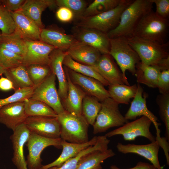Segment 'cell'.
<instances>
[{
  "label": "cell",
  "instance_id": "obj_35",
  "mask_svg": "<svg viewBox=\"0 0 169 169\" xmlns=\"http://www.w3.org/2000/svg\"><path fill=\"white\" fill-rule=\"evenodd\" d=\"M101 108V102L96 98L86 95L82 101V114L89 125L93 126Z\"/></svg>",
  "mask_w": 169,
  "mask_h": 169
},
{
  "label": "cell",
  "instance_id": "obj_36",
  "mask_svg": "<svg viewBox=\"0 0 169 169\" xmlns=\"http://www.w3.org/2000/svg\"><path fill=\"white\" fill-rule=\"evenodd\" d=\"M123 1V0H95L87 6L83 18L95 15L111 10Z\"/></svg>",
  "mask_w": 169,
  "mask_h": 169
},
{
  "label": "cell",
  "instance_id": "obj_5",
  "mask_svg": "<svg viewBox=\"0 0 169 169\" xmlns=\"http://www.w3.org/2000/svg\"><path fill=\"white\" fill-rule=\"evenodd\" d=\"M126 38L138 54L142 66L156 65L162 59L169 56L168 42L161 44L134 36Z\"/></svg>",
  "mask_w": 169,
  "mask_h": 169
},
{
  "label": "cell",
  "instance_id": "obj_47",
  "mask_svg": "<svg viewBox=\"0 0 169 169\" xmlns=\"http://www.w3.org/2000/svg\"><path fill=\"white\" fill-rule=\"evenodd\" d=\"M0 90L7 91L12 90H15L12 82L7 78L2 77L0 78Z\"/></svg>",
  "mask_w": 169,
  "mask_h": 169
},
{
  "label": "cell",
  "instance_id": "obj_16",
  "mask_svg": "<svg viewBox=\"0 0 169 169\" xmlns=\"http://www.w3.org/2000/svg\"><path fill=\"white\" fill-rule=\"evenodd\" d=\"M13 132L10 137L13 150L12 161L17 169H28L24 148L30 132L24 123L20 125Z\"/></svg>",
  "mask_w": 169,
  "mask_h": 169
},
{
  "label": "cell",
  "instance_id": "obj_9",
  "mask_svg": "<svg viewBox=\"0 0 169 169\" xmlns=\"http://www.w3.org/2000/svg\"><path fill=\"white\" fill-rule=\"evenodd\" d=\"M56 76L52 72L36 87L30 99L42 101L48 105L58 115L65 110L62 104L56 87Z\"/></svg>",
  "mask_w": 169,
  "mask_h": 169
},
{
  "label": "cell",
  "instance_id": "obj_38",
  "mask_svg": "<svg viewBox=\"0 0 169 169\" xmlns=\"http://www.w3.org/2000/svg\"><path fill=\"white\" fill-rule=\"evenodd\" d=\"M156 102L159 107L160 117L165 126V138L169 141V94L157 95Z\"/></svg>",
  "mask_w": 169,
  "mask_h": 169
},
{
  "label": "cell",
  "instance_id": "obj_37",
  "mask_svg": "<svg viewBox=\"0 0 169 169\" xmlns=\"http://www.w3.org/2000/svg\"><path fill=\"white\" fill-rule=\"evenodd\" d=\"M25 66L28 75L35 87L52 72L50 66L48 65L33 64Z\"/></svg>",
  "mask_w": 169,
  "mask_h": 169
},
{
  "label": "cell",
  "instance_id": "obj_8",
  "mask_svg": "<svg viewBox=\"0 0 169 169\" xmlns=\"http://www.w3.org/2000/svg\"><path fill=\"white\" fill-rule=\"evenodd\" d=\"M61 141L60 138H50L30 133L25 144L28 151L26 160L28 169H40L43 165L41 157L43 151L50 146L61 148Z\"/></svg>",
  "mask_w": 169,
  "mask_h": 169
},
{
  "label": "cell",
  "instance_id": "obj_33",
  "mask_svg": "<svg viewBox=\"0 0 169 169\" xmlns=\"http://www.w3.org/2000/svg\"><path fill=\"white\" fill-rule=\"evenodd\" d=\"M0 47L23 57L26 51L25 40L15 32L9 34H2L0 40Z\"/></svg>",
  "mask_w": 169,
  "mask_h": 169
},
{
  "label": "cell",
  "instance_id": "obj_26",
  "mask_svg": "<svg viewBox=\"0 0 169 169\" xmlns=\"http://www.w3.org/2000/svg\"><path fill=\"white\" fill-rule=\"evenodd\" d=\"M57 6L54 0H27L19 10L33 21L41 28H44L41 20L42 12L47 8Z\"/></svg>",
  "mask_w": 169,
  "mask_h": 169
},
{
  "label": "cell",
  "instance_id": "obj_28",
  "mask_svg": "<svg viewBox=\"0 0 169 169\" xmlns=\"http://www.w3.org/2000/svg\"><path fill=\"white\" fill-rule=\"evenodd\" d=\"M110 140L105 135L97 136L96 143L80 151L76 156L69 159L60 167L50 169H76L81 159L85 155L95 150L108 149Z\"/></svg>",
  "mask_w": 169,
  "mask_h": 169
},
{
  "label": "cell",
  "instance_id": "obj_17",
  "mask_svg": "<svg viewBox=\"0 0 169 169\" xmlns=\"http://www.w3.org/2000/svg\"><path fill=\"white\" fill-rule=\"evenodd\" d=\"M160 146L159 142L156 140L145 145H124L118 142L116 148L119 152L123 154L132 153L139 155L149 160L157 169H163L160 165L158 157Z\"/></svg>",
  "mask_w": 169,
  "mask_h": 169
},
{
  "label": "cell",
  "instance_id": "obj_1",
  "mask_svg": "<svg viewBox=\"0 0 169 169\" xmlns=\"http://www.w3.org/2000/svg\"><path fill=\"white\" fill-rule=\"evenodd\" d=\"M150 0H134L123 11L117 27L107 35L110 39L132 36L139 22L146 13L152 9Z\"/></svg>",
  "mask_w": 169,
  "mask_h": 169
},
{
  "label": "cell",
  "instance_id": "obj_42",
  "mask_svg": "<svg viewBox=\"0 0 169 169\" xmlns=\"http://www.w3.org/2000/svg\"><path fill=\"white\" fill-rule=\"evenodd\" d=\"M0 30L3 35L14 32L15 25L10 12L2 4L0 1Z\"/></svg>",
  "mask_w": 169,
  "mask_h": 169
},
{
  "label": "cell",
  "instance_id": "obj_19",
  "mask_svg": "<svg viewBox=\"0 0 169 169\" xmlns=\"http://www.w3.org/2000/svg\"><path fill=\"white\" fill-rule=\"evenodd\" d=\"M10 13L15 23V32L25 40H41L42 29L34 21L20 11Z\"/></svg>",
  "mask_w": 169,
  "mask_h": 169
},
{
  "label": "cell",
  "instance_id": "obj_34",
  "mask_svg": "<svg viewBox=\"0 0 169 169\" xmlns=\"http://www.w3.org/2000/svg\"><path fill=\"white\" fill-rule=\"evenodd\" d=\"M63 64L64 66L83 75L93 78L100 81L104 86L110 84L91 66L76 62L67 55L64 59Z\"/></svg>",
  "mask_w": 169,
  "mask_h": 169
},
{
  "label": "cell",
  "instance_id": "obj_24",
  "mask_svg": "<svg viewBox=\"0 0 169 169\" xmlns=\"http://www.w3.org/2000/svg\"><path fill=\"white\" fill-rule=\"evenodd\" d=\"M73 60L81 64L94 66L100 58L101 54L95 48L77 42L66 51Z\"/></svg>",
  "mask_w": 169,
  "mask_h": 169
},
{
  "label": "cell",
  "instance_id": "obj_41",
  "mask_svg": "<svg viewBox=\"0 0 169 169\" xmlns=\"http://www.w3.org/2000/svg\"><path fill=\"white\" fill-rule=\"evenodd\" d=\"M23 57L0 47V64L5 69L23 65Z\"/></svg>",
  "mask_w": 169,
  "mask_h": 169
},
{
  "label": "cell",
  "instance_id": "obj_15",
  "mask_svg": "<svg viewBox=\"0 0 169 169\" xmlns=\"http://www.w3.org/2000/svg\"><path fill=\"white\" fill-rule=\"evenodd\" d=\"M26 51L23 57V65L33 64L50 66L49 54L55 48L41 40H25Z\"/></svg>",
  "mask_w": 169,
  "mask_h": 169
},
{
  "label": "cell",
  "instance_id": "obj_31",
  "mask_svg": "<svg viewBox=\"0 0 169 169\" xmlns=\"http://www.w3.org/2000/svg\"><path fill=\"white\" fill-rule=\"evenodd\" d=\"M3 74L13 83L14 91L21 88L35 87L28 75L26 66L23 65L6 69Z\"/></svg>",
  "mask_w": 169,
  "mask_h": 169
},
{
  "label": "cell",
  "instance_id": "obj_23",
  "mask_svg": "<svg viewBox=\"0 0 169 169\" xmlns=\"http://www.w3.org/2000/svg\"><path fill=\"white\" fill-rule=\"evenodd\" d=\"M97 136H95L87 142L83 143H74L61 139V144L63 148L59 156L55 161L48 164L42 165L40 169H50L60 167L66 161L74 157L82 150L94 145Z\"/></svg>",
  "mask_w": 169,
  "mask_h": 169
},
{
  "label": "cell",
  "instance_id": "obj_48",
  "mask_svg": "<svg viewBox=\"0 0 169 169\" xmlns=\"http://www.w3.org/2000/svg\"><path fill=\"white\" fill-rule=\"evenodd\" d=\"M110 169H157L153 165L149 163L139 161L136 165L132 168L128 169H121L117 167L115 165H112L110 166Z\"/></svg>",
  "mask_w": 169,
  "mask_h": 169
},
{
  "label": "cell",
  "instance_id": "obj_21",
  "mask_svg": "<svg viewBox=\"0 0 169 169\" xmlns=\"http://www.w3.org/2000/svg\"><path fill=\"white\" fill-rule=\"evenodd\" d=\"M28 117L23 102L6 105L0 108V123L13 131Z\"/></svg>",
  "mask_w": 169,
  "mask_h": 169
},
{
  "label": "cell",
  "instance_id": "obj_45",
  "mask_svg": "<svg viewBox=\"0 0 169 169\" xmlns=\"http://www.w3.org/2000/svg\"><path fill=\"white\" fill-rule=\"evenodd\" d=\"M56 16L60 21L69 22L74 19V14L69 9L64 7H59L56 12Z\"/></svg>",
  "mask_w": 169,
  "mask_h": 169
},
{
  "label": "cell",
  "instance_id": "obj_50",
  "mask_svg": "<svg viewBox=\"0 0 169 169\" xmlns=\"http://www.w3.org/2000/svg\"><path fill=\"white\" fill-rule=\"evenodd\" d=\"M5 70V69L0 64V76H2L4 74Z\"/></svg>",
  "mask_w": 169,
  "mask_h": 169
},
{
  "label": "cell",
  "instance_id": "obj_22",
  "mask_svg": "<svg viewBox=\"0 0 169 169\" xmlns=\"http://www.w3.org/2000/svg\"><path fill=\"white\" fill-rule=\"evenodd\" d=\"M40 37L42 41L65 51L78 42L72 34H67L59 28H43Z\"/></svg>",
  "mask_w": 169,
  "mask_h": 169
},
{
  "label": "cell",
  "instance_id": "obj_51",
  "mask_svg": "<svg viewBox=\"0 0 169 169\" xmlns=\"http://www.w3.org/2000/svg\"><path fill=\"white\" fill-rule=\"evenodd\" d=\"M2 34H2V32L0 30V40L1 39V37L2 36Z\"/></svg>",
  "mask_w": 169,
  "mask_h": 169
},
{
  "label": "cell",
  "instance_id": "obj_46",
  "mask_svg": "<svg viewBox=\"0 0 169 169\" xmlns=\"http://www.w3.org/2000/svg\"><path fill=\"white\" fill-rule=\"evenodd\" d=\"M3 6L9 12L19 11L25 2L24 0H0Z\"/></svg>",
  "mask_w": 169,
  "mask_h": 169
},
{
  "label": "cell",
  "instance_id": "obj_14",
  "mask_svg": "<svg viewBox=\"0 0 169 169\" xmlns=\"http://www.w3.org/2000/svg\"><path fill=\"white\" fill-rule=\"evenodd\" d=\"M64 68L72 82L80 88L86 95L95 97L100 102L110 97L108 90L98 80L76 72L65 66Z\"/></svg>",
  "mask_w": 169,
  "mask_h": 169
},
{
  "label": "cell",
  "instance_id": "obj_11",
  "mask_svg": "<svg viewBox=\"0 0 169 169\" xmlns=\"http://www.w3.org/2000/svg\"><path fill=\"white\" fill-rule=\"evenodd\" d=\"M137 89L136 94L131 102L130 106L126 114L125 115V118L129 120H134L137 117L145 116L149 119L154 124L156 130V140L160 144L164 141L163 137L160 136L161 131L159 128L161 123H159L157 117L147 108L146 99L148 95L144 92L143 89L139 83H137Z\"/></svg>",
  "mask_w": 169,
  "mask_h": 169
},
{
  "label": "cell",
  "instance_id": "obj_49",
  "mask_svg": "<svg viewBox=\"0 0 169 169\" xmlns=\"http://www.w3.org/2000/svg\"><path fill=\"white\" fill-rule=\"evenodd\" d=\"M161 71L169 69V56L161 60L156 65Z\"/></svg>",
  "mask_w": 169,
  "mask_h": 169
},
{
  "label": "cell",
  "instance_id": "obj_40",
  "mask_svg": "<svg viewBox=\"0 0 169 169\" xmlns=\"http://www.w3.org/2000/svg\"><path fill=\"white\" fill-rule=\"evenodd\" d=\"M35 87L18 89L11 96L3 99H0V108L7 104L23 102L32 97Z\"/></svg>",
  "mask_w": 169,
  "mask_h": 169
},
{
  "label": "cell",
  "instance_id": "obj_30",
  "mask_svg": "<svg viewBox=\"0 0 169 169\" xmlns=\"http://www.w3.org/2000/svg\"><path fill=\"white\" fill-rule=\"evenodd\" d=\"M161 72L156 65L143 66L141 65L140 62L136 66L135 75L137 83L144 84L149 87L156 88Z\"/></svg>",
  "mask_w": 169,
  "mask_h": 169
},
{
  "label": "cell",
  "instance_id": "obj_32",
  "mask_svg": "<svg viewBox=\"0 0 169 169\" xmlns=\"http://www.w3.org/2000/svg\"><path fill=\"white\" fill-rule=\"evenodd\" d=\"M25 113L27 116H42L56 117L58 115L45 103L29 98L24 101Z\"/></svg>",
  "mask_w": 169,
  "mask_h": 169
},
{
  "label": "cell",
  "instance_id": "obj_2",
  "mask_svg": "<svg viewBox=\"0 0 169 169\" xmlns=\"http://www.w3.org/2000/svg\"><path fill=\"white\" fill-rule=\"evenodd\" d=\"M109 54L119 66L125 84L130 85L125 72L128 70L135 75L136 66L141 60L136 52L129 44L126 38L119 37L110 39Z\"/></svg>",
  "mask_w": 169,
  "mask_h": 169
},
{
  "label": "cell",
  "instance_id": "obj_44",
  "mask_svg": "<svg viewBox=\"0 0 169 169\" xmlns=\"http://www.w3.org/2000/svg\"><path fill=\"white\" fill-rule=\"evenodd\" d=\"M156 5V14L160 17L168 19L169 17V0H150Z\"/></svg>",
  "mask_w": 169,
  "mask_h": 169
},
{
  "label": "cell",
  "instance_id": "obj_3",
  "mask_svg": "<svg viewBox=\"0 0 169 169\" xmlns=\"http://www.w3.org/2000/svg\"><path fill=\"white\" fill-rule=\"evenodd\" d=\"M61 126L60 138L62 140L74 143H83L89 140L88 135L89 124L82 115L69 113L66 110L58 115Z\"/></svg>",
  "mask_w": 169,
  "mask_h": 169
},
{
  "label": "cell",
  "instance_id": "obj_6",
  "mask_svg": "<svg viewBox=\"0 0 169 169\" xmlns=\"http://www.w3.org/2000/svg\"><path fill=\"white\" fill-rule=\"evenodd\" d=\"M133 0H123L111 10L95 15L83 17L75 23V26L95 29L107 34L117 27L122 12Z\"/></svg>",
  "mask_w": 169,
  "mask_h": 169
},
{
  "label": "cell",
  "instance_id": "obj_10",
  "mask_svg": "<svg viewBox=\"0 0 169 169\" xmlns=\"http://www.w3.org/2000/svg\"><path fill=\"white\" fill-rule=\"evenodd\" d=\"M152 123L148 118L142 116L139 119L128 122L123 126L106 133L105 136L108 138L121 135L125 140L127 141H134L137 137L141 136L153 142L156 140L150 130Z\"/></svg>",
  "mask_w": 169,
  "mask_h": 169
},
{
  "label": "cell",
  "instance_id": "obj_27",
  "mask_svg": "<svg viewBox=\"0 0 169 169\" xmlns=\"http://www.w3.org/2000/svg\"><path fill=\"white\" fill-rule=\"evenodd\" d=\"M115 154L111 149L95 151L84 156L79 161L76 169H102L101 163Z\"/></svg>",
  "mask_w": 169,
  "mask_h": 169
},
{
  "label": "cell",
  "instance_id": "obj_29",
  "mask_svg": "<svg viewBox=\"0 0 169 169\" xmlns=\"http://www.w3.org/2000/svg\"><path fill=\"white\" fill-rule=\"evenodd\" d=\"M137 89L136 84L132 85L115 84H110L108 90L110 97L118 104L128 105L130 99L135 96Z\"/></svg>",
  "mask_w": 169,
  "mask_h": 169
},
{
  "label": "cell",
  "instance_id": "obj_4",
  "mask_svg": "<svg viewBox=\"0 0 169 169\" xmlns=\"http://www.w3.org/2000/svg\"><path fill=\"white\" fill-rule=\"evenodd\" d=\"M168 27V19L160 17L152 9L141 18L132 36L163 44Z\"/></svg>",
  "mask_w": 169,
  "mask_h": 169
},
{
  "label": "cell",
  "instance_id": "obj_7",
  "mask_svg": "<svg viewBox=\"0 0 169 169\" xmlns=\"http://www.w3.org/2000/svg\"><path fill=\"white\" fill-rule=\"evenodd\" d=\"M101 108L93 125V133L106 131L109 129L120 127L129 122L120 113L119 104L110 97L101 102Z\"/></svg>",
  "mask_w": 169,
  "mask_h": 169
},
{
  "label": "cell",
  "instance_id": "obj_20",
  "mask_svg": "<svg viewBox=\"0 0 169 169\" xmlns=\"http://www.w3.org/2000/svg\"><path fill=\"white\" fill-rule=\"evenodd\" d=\"M67 54L66 51L57 48L53 49L49 54L50 66L58 80V92L61 101L66 98L68 93V81L63 66L64 59Z\"/></svg>",
  "mask_w": 169,
  "mask_h": 169
},
{
  "label": "cell",
  "instance_id": "obj_25",
  "mask_svg": "<svg viewBox=\"0 0 169 169\" xmlns=\"http://www.w3.org/2000/svg\"><path fill=\"white\" fill-rule=\"evenodd\" d=\"M64 69L68 81V90L66 97L61 101L62 104L66 111L74 114H82V101L86 94L72 82L67 71Z\"/></svg>",
  "mask_w": 169,
  "mask_h": 169
},
{
  "label": "cell",
  "instance_id": "obj_39",
  "mask_svg": "<svg viewBox=\"0 0 169 169\" xmlns=\"http://www.w3.org/2000/svg\"><path fill=\"white\" fill-rule=\"evenodd\" d=\"M57 6L64 7L70 10L74 14L75 23L83 17L84 11L87 7V2L84 0H56Z\"/></svg>",
  "mask_w": 169,
  "mask_h": 169
},
{
  "label": "cell",
  "instance_id": "obj_18",
  "mask_svg": "<svg viewBox=\"0 0 169 169\" xmlns=\"http://www.w3.org/2000/svg\"><path fill=\"white\" fill-rule=\"evenodd\" d=\"M109 54H102L92 67L110 84H125L122 74Z\"/></svg>",
  "mask_w": 169,
  "mask_h": 169
},
{
  "label": "cell",
  "instance_id": "obj_43",
  "mask_svg": "<svg viewBox=\"0 0 169 169\" xmlns=\"http://www.w3.org/2000/svg\"><path fill=\"white\" fill-rule=\"evenodd\" d=\"M157 88L161 94H169V69L161 72L158 79Z\"/></svg>",
  "mask_w": 169,
  "mask_h": 169
},
{
  "label": "cell",
  "instance_id": "obj_13",
  "mask_svg": "<svg viewBox=\"0 0 169 169\" xmlns=\"http://www.w3.org/2000/svg\"><path fill=\"white\" fill-rule=\"evenodd\" d=\"M23 123L30 133L49 138H60L61 126L57 117L28 116Z\"/></svg>",
  "mask_w": 169,
  "mask_h": 169
},
{
  "label": "cell",
  "instance_id": "obj_12",
  "mask_svg": "<svg viewBox=\"0 0 169 169\" xmlns=\"http://www.w3.org/2000/svg\"><path fill=\"white\" fill-rule=\"evenodd\" d=\"M76 39L98 50L101 54H109L110 38L107 34L98 30L74 26L71 29Z\"/></svg>",
  "mask_w": 169,
  "mask_h": 169
}]
</instances>
